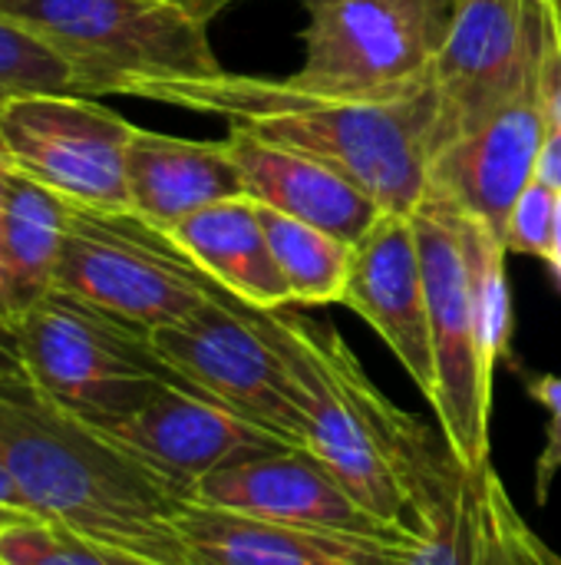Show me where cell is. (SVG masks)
I'll return each mask as SVG.
<instances>
[{
  "instance_id": "27",
  "label": "cell",
  "mask_w": 561,
  "mask_h": 565,
  "mask_svg": "<svg viewBox=\"0 0 561 565\" xmlns=\"http://www.w3.org/2000/svg\"><path fill=\"white\" fill-rule=\"evenodd\" d=\"M526 394L546 407L549 414V427H546V447L539 454L536 463V500L539 507L549 503L552 497V483L561 473V374H539L526 381Z\"/></svg>"
},
{
  "instance_id": "33",
  "label": "cell",
  "mask_w": 561,
  "mask_h": 565,
  "mask_svg": "<svg viewBox=\"0 0 561 565\" xmlns=\"http://www.w3.org/2000/svg\"><path fill=\"white\" fill-rule=\"evenodd\" d=\"M546 265L552 268V275L559 278V285H561V195H559V215H555V235H552V252H549Z\"/></svg>"
},
{
  "instance_id": "16",
  "label": "cell",
  "mask_w": 561,
  "mask_h": 565,
  "mask_svg": "<svg viewBox=\"0 0 561 565\" xmlns=\"http://www.w3.org/2000/svg\"><path fill=\"white\" fill-rule=\"evenodd\" d=\"M341 305L360 315L384 338L430 404L436 394V354L413 215L384 212L354 245Z\"/></svg>"
},
{
  "instance_id": "1",
  "label": "cell",
  "mask_w": 561,
  "mask_h": 565,
  "mask_svg": "<svg viewBox=\"0 0 561 565\" xmlns=\"http://www.w3.org/2000/svg\"><path fill=\"white\" fill-rule=\"evenodd\" d=\"M155 103L222 116L231 129L317 156L384 212L413 215L427 195L440 122L433 76L397 89H331L222 70L175 83Z\"/></svg>"
},
{
  "instance_id": "28",
  "label": "cell",
  "mask_w": 561,
  "mask_h": 565,
  "mask_svg": "<svg viewBox=\"0 0 561 565\" xmlns=\"http://www.w3.org/2000/svg\"><path fill=\"white\" fill-rule=\"evenodd\" d=\"M542 89L549 122H561V0H542Z\"/></svg>"
},
{
  "instance_id": "2",
  "label": "cell",
  "mask_w": 561,
  "mask_h": 565,
  "mask_svg": "<svg viewBox=\"0 0 561 565\" xmlns=\"http://www.w3.org/2000/svg\"><path fill=\"white\" fill-rule=\"evenodd\" d=\"M251 311L294 381L298 450L403 543L413 540L423 500L453 457L446 440L393 407L331 324L284 308Z\"/></svg>"
},
{
  "instance_id": "6",
  "label": "cell",
  "mask_w": 561,
  "mask_h": 565,
  "mask_svg": "<svg viewBox=\"0 0 561 565\" xmlns=\"http://www.w3.org/2000/svg\"><path fill=\"white\" fill-rule=\"evenodd\" d=\"M56 288L139 328H165L222 288L136 212L69 209Z\"/></svg>"
},
{
  "instance_id": "18",
  "label": "cell",
  "mask_w": 561,
  "mask_h": 565,
  "mask_svg": "<svg viewBox=\"0 0 561 565\" xmlns=\"http://www.w3.org/2000/svg\"><path fill=\"white\" fill-rule=\"evenodd\" d=\"M175 530L192 565H393L403 543L350 540L182 500Z\"/></svg>"
},
{
  "instance_id": "24",
  "label": "cell",
  "mask_w": 561,
  "mask_h": 565,
  "mask_svg": "<svg viewBox=\"0 0 561 565\" xmlns=\"http://www.w3.org/2000/svg\"><path fill=\"white\" fill-rule=\"evenodd\" d=\"M23 93H73V83L53 50L0 17V106Z\"/></svg>"
},
{
  "instance_id": "19",
  "label": "cell",
  "mask_w": 561,
  "mask_h": 565,
  "mask_svg": "<svg viewBox=\"0 0 561 565\" xmlns=\"http://www.w3.org/2000/svg\"><path fill=\"white\" fill-rule=\"evenodd\" d=\"M129 212L159 232H172L182 218L245 195L238 162L225 139H179L139 129L126 152Z\"/></svg>"
},
{
  "instance_id": "3",
  "label": "cell",
  "mask_w": 561,
  "mask_h": 565,
  "mask_svg": "<svg viewBox=\"0 0 561 565\" xmlns=\"http://www.w3.org/2000/svg\"><path fill=\"white\" fill-rule=\"evenodd\" d=\"M0 460L30 513L86 543L159 565H192L175 500L99 430L46 401L26 374L0 377Z\"/></svg>"
},
{
  "instance_id": "23",
  "label": "cell",
  "mask_w": 561,
  "mask_h": 565,
  "mask_svg": "<svg viewBox=\"0 0 561 565\" xmlns=\"http://www.w3.org/2000/svg\"><path fill=\"white\" fill-rule=\"evenodd\" d=\"M258 215L274 262L291 288V301L304 308L341 305L354 262V245L265 205H258Z\"/></svg>"
},
{
  "instance_id": "32",
  "label": "cell",
  "mask_w": 561,
  "mask_h": 565,
  "mask_svg": "<svg viewBox=\"0 0 561 565\" xmlns=\"http://www.w3.org/2000/svg\"><path fill=\"white\" fill-rule=\"evenodd\" d=\"M10 166H13V162L0 152V202H3V182H7ZM10 324H13V321H10V308H7V298H3V281H0V328L10 331Z\"/></svg>"
},
{
  "instance_id": "30",
  "label": "cell",
  "mask_w": 561,
  "mask_h": 565,
  "mask_svg": "<svg viewBox=\"0 0 561 565\" xmlns=\"http://www.w3.org/2000/svg\"><path fill=\"white\" fill-rule=\"evenodd\" d=\"M10 374H23V367H20V358H17L13 334L7 328H0V377H10Z\"/></svg>"
},
{
  "instance_id": "22",
  "label": "cell",
  "mask_w": 561,
  "mask_h": 565,
  "mask_svg": "<svg viewBox=\"0 0 561 565\" xmlns=\"http://www.w3.org/2000/svg\"><path fill=\"white\" fill-rule=\"evenodd\" d=\"M443 205L450 209V218H453V228L460 235L463 258H466L479 364H483V374L489 381H496V367L509 354V344H513V291H509V275H506L509 248L486 222L453 209L450 202H443Z\"/></svg>"
},
{
  "instance_id": "13",
  "label": "cell",
  "mask_w": 561,
  "mask_h": 565,
  "mask_svg": "<svg viewBox=\"0 0 561 565\" xmlns=\"http://www.w3.org/2000/svg\"><path fill=\"white\" fill-rule=\"evenodd\" d=\"M549 106L539 70L506 96L479 126L440 146L430 159L427 195L486 222L499 238L519 192L536 179Z\"/></svg>"
},
{
  "instance_id": "4",
  "label": "cell",
  "mask_w": 561,
  "mask_h": 565,
  "mask_svg": "<svg viewBox=\"0 0 561 565\" xmlns=\"http://www.w3.org/2000/svg\"><path fill=\"white\" fill-rule=\"evenodd\" d=\"M0 17L40 40L73 96H142L222 73L208 23L169 0H0Z\"/></svg>"
},
{
  "instance_id": "8",
  "label": "cell",
  "mask_w": 561,
  "mask_h": 565,
  "mask_svg": "<svg viewBox=\"0 0 561 565\" xmlns=\"http://www.w3.org/2000/svg\"><path fill=\"white\" fill-rule=\"evenodd\" d=\"M149 344L182 384L298 447L294 381L248 305L218 291L192 315L149 331Z\"/></svg>"
},
{
  "instance_id": "14",
  "label": "cell",
  "mask_w": 561,
  "mask_h": 565,
  "mask_svg": "<svg viewBox=\"0 0 561 565\" xmlns=\"http://www.w3.org/2000/svg\"><path fill=\"white\" fill-rule=\"evenodd\" d=\"M393 565H561L526 526L499 473H466L446 460L420 510V530Z\"/></svg>"
},
{
  "instance_id": "25",
  "label": "cell",
  "mask_w": 561,
  "mask_h": 565,
  "mask_svg": "<svg viewBox=\"0 0 561 565\" xmlns=\"http://www.w3.org/2000/svg\"><path fill=\"white\" fill-rule=\"evenodd\" d=\"M0 559L7 565H112L109 550L46 520H20L7 526L0 533Z\"/></svg>"
},
{
  "instance_id": "15",
  "label": "cell",
  "mask_w": 561,
  "mask_h": 565,
  "mask_svg": "<svg viewBox=\"0 0 561 565\" xmlns=\"http://www.w3.org/2000/svg\"><path fill=\"white\" fill-rule=\"evenodd\" d=\"M185 500L314 533L403 543L374 513H367L317 460H311L298 447L222 467L198 480Z\"/></svg>"
},
{
  "instance_id": "12",
  "label": "cell",
  "mask_w": 561,
  "mask_h": 565,
  "mask_svg": "<svg viewBox=\"0 0 561 565\" xmlns=\"http://www.w3.org/2000/svg\"><path fill=\"white\" fill-rule=\"evenodd\" d=\"M539 63L542 0H456L430 73L440 106L436 149L479 126Z\"/></svg>"
},
{
  "instance_id": "29",
  "label": "cell",
  "mask_w": 561,
  "mask_h": 565,
  "mask_svg": "<svg viewBox=\"0 0 561 565\" xmlns=\"http://www.w3.org/2000/svg\"><path fill=\"white\" fill-rule=\"evenodd\" d=\"M536 182L555 189L561 195V122H549V132L542 139L539 162H536Z\"/></svg>"
},
{
  "instance_id": "31",
  "label": "cell",
  "mask_w": 561,
  "mask_h": 565,
  "mask_svg": "<svg viewBox=\"0 0 561 565\" xmlns=\"http://www.w3.org/2000/svg\"><path fill=\"white\" fill-rule=\"evenodd\" d=\"M169 3H175V7H182V10H188L192 17H198V20L212 23V17H215V13H222L231 0H169Z\"/></svg>"
},
{
  "instance_id": "21",
  "label": "cell",
  "mask_w": 561,
  "mask_h": 565,
  "mask_svg": "<svg viewBox=\"0 0 561 565\" xmlns=\"http://www.w3.org/2000/svg\"><path fill=\"white\" fill-rule=\"evenodd\" d=\"M69 209V199L10 166L0 202V281L13 324L56 288Z\"/></svg>"
},
{
  "instance_id": "11",
  "label": "cell",
  "mask_w": 561,
  "mask_h": 565,
  "mask_svg": "<svg viewBox=\"0 0 561 565\" xmlns=\"http://www.w3.org/2000/svg\"><path fill=\"white\" fill-rule=\"evenodd\" d=\"M93 430L152 473L175 500H185L198 480L222 467L291 447L274 430L182 381L162 384L142 407Z\"/></svg>"
},
{
  "instance_id": "36",
  "label": "cell",
  "mask_w": 561,
  "mask_h": 565,
  "mask_svg": "<svg viewBox=\"0 0 561 565\" xmlns=\"http://www.w3.org/2000/svg\"><path fill=\"white\" fill-rule=\"evenodd\" d=\"M0 565H7V563H3V559H0Z\"/></svg>"
},
{
  "instance_id": "26",
  "label": "cell",
  "mask_w": 561,
  "mask_h": 565,
  "mask_svg": "<svg viewBox=\"0 0 561 565\" xmlns=\"http://www.w3.org/2000/svg\"><path fill=\"white\" fill-rule=\"evenodd\" d=\"M555 215H559V192L532 179L509 209V218L503 228L506 248L516 255H536L546 262L552 252Z\"/></svg>"
},
{
  "instance_id": "17",
  "label": "cell",
  "mask_w": 561,
  "mask_h": 565,
  "mask_svg": "<svg viewBox=\"0 0 561 565\" xmlns=\"http://www.w3.org/2000/svg\"><path fill=\"white\" fill-rule=\"evenodd\" d=\"M231 159L238 162L245 195L265 209L291 215L298 222L317 225L350 245H357L384 209L341 169L327 166L317 156L265 142L245 129L225 136Z\"/></svg>"
},
{
  "instance_id": "35",
  "label": "cell",
  "mask_w": 561,
  "mask_h": 565,
  "mask_svg": "<svg viewBox=\"0 0 561 565\" xmlns=\"http://www.w3.org/2000/svg\"><path fill=\"white\" fill-rule=\"evenodd\" d=\"M109 563H112V565H159V563H149V559H136V556H126V553H109Z\"/></svg>"
},
{
  "instance_id": "20",
  "label": "cell",
  "mask_w": 561,
  "mask_h": 565,
  "mask_svg": "<svg viewBox=\"0 0 561 565\" xmlns=\"http://www.w3.org/2000/svg\"><path fill=\"white\" fill-rule=\"evenodd\" d=\"M225 295L248 308H291V288L268 245L258 202L235 195L215 202L165 232Z\"/></svg>"
},
{
  "instance_id": "7",
  "label": "cell",
  "mask_w": 561,
  "mask_h": 565,
  "mask_svg": "<svg viewBox=\"0 0 561 565\" xmlns=\"http://www.w3.org/2000/svg\"><path fill=\"white\" fill-rule=\"evenodd\" d=\"M304 63L291 73L331 89H397L433 73L456 0H301Z\"/></svg>"
},
{
  "instance_id": "9",
  "label": "cell",
  "mask_w": 561,
  "mask_h": 565,
  "mask_svg": "<svg viewBox=\"0 0 561 565\" xmlns=\"http://www.w3.org/2000/svg\"><path fill=\"white\" fill-rule=\"evenodd\" d=\"M423 278H427V305L433 328V354H436V394L430 401L440 434L466 473H483L489 463V417H493V381L483 374L466 258L460 235L453 228L450 209L423 195L413 212Z\"/></svg>"
},
{
  "instance_id": "10",
  "label": "cell",
  "mask_w": 561,
  "mask_h": 565,
  "mask_svg": "<svg viewBox=\"0 0 561 565\" xmlns=\"http://www.w3.org/2000/svg\"><path fill=\"white\" fill-rule=\"evenodd\" d=\"M136 126L73 93H23L0 106V152L73 205L129 212L126 152Z\"/></svg>"
},
{
  "instance_id": "34",
  "label": "cell",
  "mask_w": 561,
  "mask_h": 565,
  "mask_svg": "<svg viewBox=\"0 0 561 565\" xmlns=\"http://www.w3.org/2000/svg\"><path fill=\"white\" fill-rule=\"evenodd\" d=\"M20 520H36V516H23V513H17V510H10V507H0V533H3L7 526L20 523Z\"/></svg>"
},
{
  "instance_id": "5",
  "label": "cell",
  "mask_w": 561,
  "mask_h": 565,
  "mask_svg": "<svg viewBox=\"0 0 561 565\" xmlns=\"http://www.w3.org/2000/svg\"><path fill=\"white\" fill-rule=\"evenodd\" d=\"M10 334L30 384L89 427L132 414L162 384L179 381L145 331L60 288L20 315Z\"/></svg>"
}]
</instances>
